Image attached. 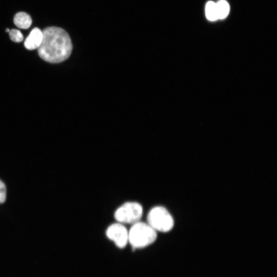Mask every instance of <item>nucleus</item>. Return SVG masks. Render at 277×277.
Wrapping results in <instances>:
<instances>
[{"label": "nucleus", "mask_w": 277, "mask_h": 277, "mask_svg": "<svg viewBox=\"0 0 277 277\" xmlns=\"http://www.w3.org/2000/svg\"><path fill=\"white\" fill-rule=\"evenodd\" d=\"M42 43L37 49L39 56L43 60L53 64L61 63L71 55L73 46L68 33L57 27L45 28Z\"/></svg>", "instance_id": "nucleus-1"}, {"label": "nucleus", "mask_w": 277, "mask_h": 277, "mask_svg": "<svg viewBox=\"0 0 277 277\" xmlns=\"http://www.w3.org/2000/svg\"><path fill=\"white\" fill-rule=\"evenodd\" d=\"M157 238L156 231L148 223L137 222L128 231V242L133 248H141L153 243Z\"/></svg>", "instance_id": "nucleus-2"}, {"label": "nucleus", "mask_w": 277, "mask_h": 277, "mask_svg": "<svg viewBox=\"0 0 277 277\" xmlns=\"http://www.w3.org/2000/svg\"><path fill=\"white\" fill-rule=\"evenodd\" d=\"M148 224L156 231L167 232L174 226L172 216L168 211L162 206L152 208L147 215Z\"/></svg>", "instance_id": "nucleus-3"}, {"label": "nucleus", "mask_w": 277, "mask_h": 277, "mask_svg": "<svg viewBox=\"0 0 277 277\" xmlns=\"http://www.w3.org/2000/svg\"><path fill=\"white\" fill-rule=\"evenodd\" d=\"M142 215V205L133 202L124 203L114 212V217L120 223L133 224L140 221Z\"/></svg>", "instance_id": "nucleus-4"}, {"label": "nucleus", "mask_w": 277, "mask_h": 277, "mask_svg": "<svg viewBox=\"0 0 277 277\" xmlns=\"http://www.w3.org/2000/svg\"><path fill=\"white\" fill-rule=\"evenodd\" d=\"M108 239L113 241L116 246L124 248L128 242V231L121 223H115L108 227L106 230Z\"/></svg>", "instance_id": "nucleus-5"}, {"label": "nucleus", "mask_w": 277, "mask_h": 277, "mask_svg": "<svg viewBox=\"0 0 277 277\" xmlns=\"http://www.w3.org/2000/svg\"><path fill=\"white\" fill-rule=\"evenodd\" d=\"M43 39L42 31L36 27L33 28L24 42V46L28 50L37 49Z\"/></svg>", "instance_id": "nucleus-6"}, {"label": "nucleus", "mask_w": 277, "mask_h": 277, "mask_svg": "<svg viewBox=\"0 0 277 277\" xmlns=\"http://www.w3.org/2000/svg\"><path fill=\"white\" fill-rule=\"evenodd\" d=\"M13 22L18 28L26 29L30 27L32 24V19L28 13L19 12L14 15Z\"/></svg>", "instance_id": "nucleus-7"}, {"label": "nucleus", "mask_w": 277, "mask_h": 277, "mask_svg": "<svg viewBox=\"0 0 277 277\" xmlns=\"http://www.w3.org/2000/svg\"><path fill=\"white\" fill-rule=\"evenodd\" d=\"M215 4L218 19H224L226 17L230 11L228 3L225 0H220Z\"/></svg>", "instance_id": "nucleus-8"}, {"label": "nucleus", "mask_w": 277, "mask_h": 277, "mask_svg": "<svg viewBox=\"0 0 277 277\" xmlns=\"http://www.w3.org/2000/svg\"><path fill=\"white\" fill-rule=\"evenodd\" d=\"M205 14L207 18L210 21H214L218 19L216 4L212 1H209L206 5Z\"/></svg>", "instance_id": "nucleus-9"}, {"label": "nucleus", "mask_w": 277, "mask_h": 277, "mask_svg": "<svg viewBox=\"0 0 277 277\" xmlns=\"http://www.w3.org/2000/svg\"><path fill=\"white\" fill-rule=\"evenodd\" d=\"M10 39L14 42L18 43L23 40L24 37L21 31L17 29H12L9 31Z\"/></svg>", "instance_id": "nucleus-10"}, {"label": "nucleus", "mask_w": 277, "mask_h": 277, "mask_svg": "<svg viewBox=\"0 0 277 277\" xmlns=\"http://www.w3.org/2000/svg\"><path fill=\"white\" fill-rule=\"evenodd\" d=\"M6 190L5 184L0 180V203H4L6 199Z\"/></svg>", "instance_id": "nucleus-11"}, {"label": "nucleus", "mask_w": 277, "mask_h": 277, "mask_svg": "<svg viewBox=\"0 0 277 277\" xmlns=\"http://www.w3.org/2000/svg\"><path fill=\"white\" fill-rule=\"evenodd\" d=\"M6 31H7V32L9 31V29L8 28H7V29H6Z\"/></svg>", "instance_id": "nucleus-12"}]
</instances>
